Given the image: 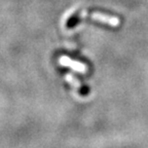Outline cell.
I'll use <instances>...</instances> for the list:
<instances>
[{
  "label": "cell",
  "mask_w": 148,
  "mask_h": 148,
  "mask_svg": "<svg viewBox=\"0 0 148 148\" xmlns=\"http://www.w3.org/2000/svg\"><path fill=\"white\" fill-rule=\"evenodd\" d=\"M92 18H95L97 21L103 22V23H108L111 26H117L119 24V20L116 18H109L108 16H104V14H97V12H94L92 14Z\"/></svg>",
  "instance_id": "cell-1"
},
{
  "label": "cell",
  "mask_w": 148,
  "mask_h": 148,
  "mask_svg": "<svg viewBox=\"0 0 148 148\" xmlns=\"http://www.w3.org/2000/svg\"><path fill=\"white\" fill-rule=\"evenodd\" d=\"M60 63L62 65H66V66L71 65L70 67L73 68V69L76 70V71H79V72H84L86 70V68L84 67V65L80 64V63H78V62H73V61L69 60L67 57H62V59L60 60Z\"/></svg>",
  "instance_id": "cell-2"
}]
</instances>
